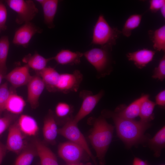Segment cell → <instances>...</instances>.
<instances>
[{"label": "cell", "mask_w": 165, "mask_h": 165, "mask_svg": "<svg viewBox=\"0 0 165 165\" xmlns=\"http://www.w3.org/2000/svg\"><path fill=\"white\" fill-rule=\"evenodd\" d=\"M104 94L101 90L97 94H94L89 90H83L79 94L80 97L82 100L81 107L75 116L73 118V122L76 124L89 114L94 109Z\"/></svg>", "instance_id": "52a82bcc"}, {"label": "cell", "mask_w": 165, "mask_h": 165, "mask_svg": "<svg viewBox=\"0 0 165 165\" xmlns=\"http://www.w3.org/2000/svg\"><path fill=\"white\" fill-rule=\"evenodd\" d=\"M83 79V75L78 70H75L72 73L60 74L56 86V92L66 94L76 92Z\"/></svg>", "instance_id": "ba28073f"}, {"label": "cell", "mask_w": 165, "mask_h": 165, "mask_svg": "<svg viewBox=\"0 0 165 165\" xmlns=\"http://www.w3.org/2000/svg\"><path fill=\"white\" fill-rule=\"evenodd\" d=\"M165 165L164 164H161V165Z\"/></svg>", "instance_id": "b9f144b4"}, {"label": "cell", "mask_w": 165, "mask_h": 165, "mask_svg": "<svg viewBox=\"0 0 165 165\" xmlns=\"http://www.w3.org/2000/svg\"><path fill=\"white\" fill-rule=\"evenodd\" d=\"M73 118L67 121L62 127L58 129V134L81 147L91 158L95 165H97L84 137L77 127V124L73 122Z\"/></svg>", "instance_id": "8992f818"}, {"label": "cell", "mask_w": 165, "mask_h": 165, "mask_svg": "<svg viewBox=\"0 0 165 165\" xmlns=\"http://www.w3.org/2000/svg\"><path fill=\"white\" fill-rule=\"evenodd\" d=\"M156 104L148 98L144 100L141 103L140 109L139 116L140 120L148 122L153 119V111Z\"/></svg>", "instance_id": "f1b7e54d"}, {"label": "cell", "mask_w": 165, "mask_h": 165, "mask_svg": "<svg viewBox=\"0 0 165 165\" xmlns=\"http://www.w3.org/2000/svg\"><path fill=\"white\" fill-rule=\"evenodd\" d=\"M155 53V51L144 48L128 53L126 56L129 61H133L137 68L141 69L152 60Z\"/></svg>", "instance_id": "2e32d148"}, {"label": "cell", "mask_w": 165, "mask_h": 165, "mask_svg": "<svg viewBox=\"0 0 165 165\" xmlns=\"http://www.w3.org/2000/svg\"><path fill=\"white\" fill-rule=\"evenodd\" d=\"M10 8L17 14L16 22L18 24L31 22L38 12V9L31 0H7Z\"/></svg>", "instance_id": "5b68a950"}, {"label": "cell", "mask_w": 165, "mask_h": 165, "mask_svg": "<svg viewBox=\"0 0 165 165\" xmlns=\"http://www.w3.org/2000/svg\"><path fill=\"white\" fill-rule=\"evenodd\" d=\"M122 34L118 28L111 27L102 14H100L94 27L91 44L112 48Z\"/></svg>", "instance_id": "3957f363"}, {"label": "cell", "mask_w": 165, "mask_h": 165, "mask_svg": "<svg viewBox=\"0 0 165 165\" xmlns=\"http://www.w3.org/2000/svg\"><path fill=\"white\" fill-rule=\"evenodd\" d=\"M156 104L164 107L165 105V90H163L160 92L156 97Z\"/></svg>", "instance_id": "d590c367"}, {"label": "cell", "mask_w": 165, "mask_h": 165, "mask_svg": "<svg viewBox=\"0 0 165 165\" xmlns=\"http://www.w3.org/2000/svg\"><path fill=\"white\" fill-rule=\"evenodd\" d=\"M11 93L6 82L0 86V116L6 110V107Z\"/></svg>", "instance_id": "1f68e13d"}, {"label": "cell", "mask_w": 165, "mask_h": 165, "mask_svg": "<svg viewBox=\"0 0 165 165\" xmlns=\"http://www.w3.org/2000/svg\"><path fill=\"white\" fill-rule=\"evenodd\" d=\"M27 101L31 107L36 109L39 105V99L45 87V84L38 74L32 76L27 84Z\"/></svg>", "instance_id": "7c38bea8"}, {"label": "cell", "mask_w": 165, "mask_h": 165, "mask_svg": "<svg viewBox=\"0 0 165 165\" xmlns=\"http://www.w3.org/2000/svg\"><path fill=\"white\" fill-rule=\"evenodd\" d=\"M103 113L104 116L112 119L118 136L127 146H132L146 140L144 133L150 126L148 122L122 118L109 111Z\"/></svg>", "instance_id": "6da1fadb"}, {"label": "cell", "mask_w": 165, "mask_h": 165, "mask_svg": "<svg viewBox=\"0 0 165 165\" xmlns=\"http://www.w3.org/2000/svg\"><path fill=\"white\" fill-rule=\"evenodd\" d=\"M58 130L54 116L50 111L44 121L42 132L45 141L50 143H54L58 134Z\"/></svg>", "instance_id": "e0dca14e"}, {"label": "cell", "mask_w": 165, "mask_h": 165, "mask_svg": "<svg viewBox=\"0 0 165 165\" xmlns=\"http://www.w3.org/2000/svg\"><path fill=\"white\" fill-rule=\"evenodd\" d=\"M37 156V151L33 143L28 144L19 154L14 165H30L34 157Z\"/></svg>", "instance_id": "484cf974"}, {"label": "cell", "mask_w": 165, "mask_h": 165, "mask_svg": "<svg viewBox=\"0 0 165 165\" xmlns=\"http://www.w3.org/2000/svg\"><path fill=\"white\" fill-rule=\"evenodd\" d=\"M41 6L43 12L44 22L49 28L55 27L54 20L56 13L59 1L57 0H37Z\"/></svg>", "instance_id": "9a60e30c"}, {"label": "cell", "mask_w": 165, "mask_h": 165, "mask_svg": "<svg viewBox=\"0 0 165 165\" xmlns=\"http://www.w3.org/2000/svg\"><path fill=\"white\" fill-rule=\"evenodd\" d=\"M149 147L154 151L156 157L160 156L162 150L165 145V127L163 126L154 136L148 140Z\"/></svg>", "instance_id": "d4e9b609"}, {"label": "cell", "mask_w": 165, "mask_h": 165, "mask_svg": "<svg viewBox=\"0 0 165 165\" xmlns=\"http://www.w3.org/2000/svg\"><path fill=\"white\" fill-rule=\"evenodd\" d=\"M84 151L79 146L69 141L61 144L58 152L59 156L69 164H77L82 158Z\"/></svg>", "instance_id": "30bf717a"}, {"label": "cell", "mask_w": 165, "mask_h": 165, "mask_svg": "<svg viewBox=\"0 0 165 165\" xmlns=\"http://www.w3.org/2000/svg\"><path fill=\"white\" fill-rule=\"evenodd\" d=\"M114 128L103 117L96 119L89 138L101 165H103L105 153L111 142Z\"/></svg>", "instance_id": "7a4b0ae2"}, {"label": "cell", "mask_w": 165, "mask_h": 165, "mask_svg": "<svg viewBox=\"0 0 165 165\" xmlns=\"http://www.w3.org/2000/svg\"><path fill=\"white\" fill-rule=\"evenodd\" d=\"M142 15L133 14L130 16L126 20L122 29L121 33L125 36L129 37L133 30L137 28L141 22Z\"/></svg>", "instance_id": "83f0119b"}, {"label": "cell", "mask_w": 165, "mask_h": 165, "mask_svg": "<svg viewBox=\"0 0 165 165\" xmlns=\"http://www.w3.org/2000/svg\"><path fill=\"white\" fill-rule=\"evenodd\" d=\"M9 42L6 36L0 38V73L4 76L6 74V61L8 54Z\"/></svg>", "instance_id": "4316f807"}, {"label": "cell", "mask_w": 165, "mask_h": 165, "mask_svg": "<svg viewBox=\"0 0 165 165\" xmlns=\"http://www.w3.org/2000/svg\"><path fill=\"white\" fill-rule=\"evenodd\" d=\"M83 56V53L81 52L63 49L52 57V59L59 64L74 65L79 64Z\"/></svg>", "instance_id": "ac0fdd59"}, {"label": "cell", "mask_w": 165, "mask_h": 165, "mask_svg": "<svg viewBox=\"0 0 165 165\" xmlns=\"http://www.w3.org/2000/svg\"><path fill=\"white\" fill-rule=\"evenodd\" d=\"M42 30L31 22L25 23L15 32L13 40L15 45L27 47L33 36Z\"/></svg>", "instance_id": "8fae6325"}, {"label": "cell", "mask_w": 165, "mask_h": 165, "mask_svg": "<svg viewBox=\"0 0 165 165\" xmlns=\"http://www.w3.org/2000/svg\"><path fill=\"white\" fill-rule=\"evenodd\" d=\"M148 95H145L136 100L120 111L116 114L122 118L134 120L139 116L140 107L142 102L149 98Z\"/></svg>", "instance_id": "7402d4cb"}, {"label": "cell", "mask_w": 165, "mask_h": 165, "mask_svg": "<svg viewBox=\"0 0 165 165\" xmlns=\"http://www.w3.org/2000/svg\"><path fill=\"white\" fill-rule=\"evenodd\" d=\"M29 72V68L26 64L13 69L4 77L12 86L17 88L27 85L32 77Z\"/></svg>", "instance_id": "4fadbf2b"}, {"label": "cell", "mask_w": 165, "mask_h": 165, "mask_svg": "<svg viewBox=\"0 0 165 165\" xmlns=\"http://www.w3.org/2000/svg\"><path fill=\"white\" fill-rule=\"evenodd\" d=\"M112 48L100 46L92 48L83 53V56L96 70L98 77L108 75L111 71V52Z\"/></svg>", "instance_id": "277c9868"}, {"label": "cell", "mask_w": 165, "mask_h": 165, "mask_svg": "<svg viewBox=\"0 0 165 165\" xmlns=\"http://www.w3.org/2000/svg\"><path fill=\"white\" fill-rule=\"evenodd\" d=\"M149 37L153 44V47L156 50L160 51H165V25H163L155 30L148 31Z\"/></svg>", "instance_id": "cb8c5ba5"}, {"label": "cell", "mask_w": 165, "mask_h": 165, "mask_svg": "<svg viewBox=\"0 0 165 165\" xmlns=\"http://www.w3.org/2000/svg\"><path fill=\"white\" fill-rule=\"evenodd\" d=\"M132 165H150L147 161L143 160L137 157L134 159Z\"/></svg>", "instance_id": "74e56055"}, {"label": "cell", "mask_w": 165, "mask_h": 165, "mask_svg": "<svg viewBox=\"0 0 165 165\" xmlns=\"http://www.w3.org/2000/svg\"><path fill=\"white\" fill-rule=\"evenodd\" d=\"M42 79L47 90L50 92H56V86L60 73L54 68L46 67L42 71L37 72Z\"/></svg>", "instance_id": "ffe728a7"}, {"label": "cell", "mask_w": 165, "mask_h": 165, "mask_svg": "<svg viewBox=\"0 0 165 165\" xmlns=\"http://www.w3.org/2000/svg\"><path fill=\"white\" fill-rule=\"evenodd\" d=\"M1 31L0 30V32H1Z\"/></svg>", "instance_id": "7bdbcfd3"}, {"label": "cell", "mask_w": 165, "mask_h": 165, "mask_svg": "<svg viewBox=\"0 0 165 165\" xmlns=\"http://www.w3.org/2000/svg\"><path fill=\"white\" fill-rule=\"evenodd\" d=\"M149 2V10L152 13H156L165 4V0H151Z\"/></svg>", "instance_id": "e575fe53"}, {"label": "cell", "mask_w": 165, "mask_h": 165, "mask_svg": "<svg viewBox=\"0 0 165 165\" xmlns=\"http://www.w3.org/2000/svg\"><path fill=\"white\" fill-rule=\"evenodd\" d=\"M161 14L163 18H165V4H164L161 7L160 10Z\"/></svg>", "instance_id": "f35d334b"}, {"label": "cell", "mask_w": 165, "mask_h": 165, "mask_svg": "<svg viewBox=\"0 0 165 165\" xmlns=\"http://www.w3.org/2000/svg\"><path fill=\"white\" fill-rule=\"evenodd\" d=\"M72 107L70 105L63 102H59L56 105L55 113L56 116L59 118L70 119L69 116L71 115Z\"/></svg>", "instance_id": "f546056e"}, {"label": "cell", "mask_w": 165, "mask_h": 165, "mask_svg": "<svg viewBox=\"0 0 165 165\" xmlns=\"http://www.w3.org/2000/svg\"><path fill=\"white\" fill-rule=\"evenodd\" d=\"M7 15L6 8L3 1L0 0V30L4 31L7 28L6 22Z\"/></svg>", "instance_id": "836d02e7"}, {"label": "cell", "mask_w": 165, "mask_h": 165, "mask_svg": "<svg viewBox=\"0 0 165 165\" xmlns=\"http://www.w3.org/2000/svg\"><path fill=\"white\" fill-rule=\"evenodd\" d=\"M17 120L9 128L6 145L7 150L19 154L28 144L25 140V135L20 129Z\"/></svg>", "instance_id": "9c48e42d"}, {"label": "cell", "mask_w": 165, "mask_h": 165, "mask_svg": "<svg viewBox=\"0 0 165 165\" xmlns=\"http://www.w3.org/2000/svg\"><path fill=\"white\" fill-rule=\"evenodd\" d=\"M32 143L39 157L41 165H58L54 154L40 140L35 138Z\"/></svg>", "instance_id": "5bb4252c"}, {"label": "cell", "mask_w": 165, "mask_h": 165, "mask_svg": "<svg viewBox=\"0 0 165 165\" xmlns=\"http://www.w3.org/2000/svg\"><path fill=\"white\" fill-rule=\"evenodd\" d=\"M7 150L6 145H4L0 141V165L5 156Z\"/></svg>", "instance_id": "8d00e7d4"}, {"label": "cell", "mask_w": 165, "mask_h": 165, "mask_svg": "<svg viewBox=\"0 0 165 165\" xmlns=\"http://www.w3.org/2000/svg\"><path fill=\"white\" fill-rule=\"evenodd\" d=\"M4 78V76L0 73V85L1 84L2 79Z\"/></svg>", "instance_id": "ab89813d"}, {"label": "cell", "mask_w": 165, "mask_h": 165, "mask_svg": "<svg viewBox=\"0 0 165 165\" xmlns=\"http://www.w3.org/2000/svg\"><path fill=\"white\" fill-rule=\"evenodd\" d=\"M154 79H157L161 81H163L165 78V56L164 54L161 59L159 65L154 71L152 76Z\"/></svg>", "instance_id": "d6a6232c"}, {"label": "cell", "mask_w": 165, "mask_h": 165, "mask_svg": "<svg viewBox=\"0 0 165 165\" xmlns=\"http://www.w3.org/2000/svg\"><path fill=\"white\" fill-rule=\"evenodd\" d=\"M52 60V57L46 58L35 52L33 55L29 54L25 56L23 58L22 61L37 73L45 68L48 62Z\"/></svg>", "instance_id": "44dd1931"}, {"label": "cell", "mask_w": 165, "mask_h": 165, "mask_svg": "<svg viewBox=\"0 0 165 165\" xmlns=\"http://www.w3.org/2000/svg\"><path fill=\"white\" fill-rule=\"evenodd\" d=\"M26 105L24 100L21 96L11 90L6 110L10 113L18 115L22 112Z\"/></svg>", "instance_id": "603a6c76"}, {"label": "cell", "mask_w": 165, "mask_h": 165, "mask_svg": "<svg viewBox=\"0 0 165 165\" xmlns=\"http://www.w3.org/2000/svg\"><path fill=\"white\" fill-rule=\"evenodd\" d=\"M18 118V115L13 114L8 112L3 116H0V135L9 128Z\"/></svg>", "instance_id": "4dcf8cb0"}, {"label": "cell", "mask_w": 165, "mask_h": 165, "mask_svg": "<svg viewBox=\"0 0 165 165\" xmlns=\"http://www.w3.org/2000/svg\"><path fill=\"white\" fill-rule=\"evenodd\" d=\"M17 121L20 129L25 135L35 136L38 134V126L36 121L33 117L22 114L18 117Z\"/></svg>", "instance_id": "d6986e66"}, {"label": "cell", "mask_w": 165, "mask_h": 165, "mask_svg": "<svg viewBox=\"0 0 165 165\" xmlns=\"http://www.w3.org/2000/svg\"><path fill=\"white\" fill-rule=\"evenodd\" d=\"M68 165H78L77 164H69Z\"/></svg>", "instance_id": "60d3db41"}]
</instances>
